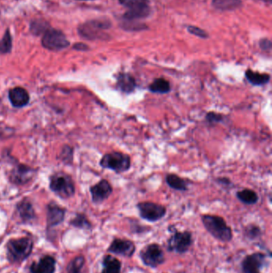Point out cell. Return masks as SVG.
<instances>
[{"mask_svg":"<svg viewBox=\"0 0 272 273\" xmlns=\"http://www.w3.org/2000/svg\"><path fill=\"white\" fill-rule=\"evenodd\" d=\"M151 14V8L150 6H144L141 8L128 10L123 15V19L125 21H136L137 19H146Z\"/></svg>","mask_w":272,"mask_h":273,"instance_id":"obj_21","label":"cell"},{"mask_svg":"<svg viewBox=\"0 0 272 273\" xmlns=\"http://www.w3.org/2000/svg\"><path fill=\"white\" fill-rule=\"evenodd\" d=\"M110 28L111 23L107 19H95L80 26L78 32L81 36L89 40H106L109 38V35L104 30H108Z\"/></svg>","mask_w":272,"mask_h":273,"instance_id":"obj_3","label":"cell"},{"mask_svg":"<svg viewBox=\"0 0 272 273\" xmlns=\"http://www.w3.org/2000/svg\"><path fill=\"white\" fill-rule=\"evenodd\" d=\"M78 1H92V0H78Z\"/></svg>","mask_w":272,"mask_h":273,"instance_id":"obj_38","label":"cell"},{"mask_svg":"<svg viewBox=\"0 0 272 273\" xmlns=\"http://www.w3.org/2000/svg\"><path fill=\"white\" fill-rule=\"evenodd\" d=\"M148 90L151 93L165 94L171 91V85L169 81L164 78H158L154 79L153 82L150 83Z\"/></svg>","mask_w":272,"mask_h":273,"instance_id":"obj_22","label":"cell"},{"mask_svg":"<svg viewBox=\"0 0 272 273\" xmlns=\"http://www.w3.org/2000/svg\"><path fill=\"white\" fill-rule=\"evenodd\" d=\"M117 87L122 93L129 94L133 93L137 88L136 79L129 73H120L117 78Z\"/></svg>","mask_w":272,"mask_h":273,"instance_id":"obj_14","label":"cell"},{"mask_svg":"<svg viewBox=\"0 0 272 273\" xmlns=\"http://www.w3.org/2000/svg\"><path fill=\"white\" fill-rule=\"evenodd\" d=\"M92 200L94 203L99 204L106 201L113 193V187L106 179L100 181L98 183L91 187Z\"/></svg>","mask_w":272,"mask_h":273,"instance_id":"obj_10","label":"cell"},{"mask_svg":"<svg viewBox=\"0 0 272 273\" xmlns=\"http://www.w3.org/2000/svg\"><path fill=\"white\" fill-rule=\"evenodd\" d=\"M74 48L76 49L78 51H87L89 50V47L87 46L86 44H83V43H76L74 45Z\"/></svg>","mask_w":272,"mask_h":273,"instance_id":"obj_36","label":"cell"},{"mask_svg":"<svg viewBox=\"0 0 272 273\" xmlns=\"http://www.w3.org/2000/svg\"><path fill=\"white\" fill-rule=\"evenodd\" d=\"M260 47L263 51H271V50H272V42L268 38H263L260 40Z\"/></svg>","mask_w":272,"mask_h":273,"instance_id":"obj_33","label":"cell"},{"mask_svg":"<svg viewBox=\"0 0 272 273\" xmlns=\"http://www.w3.org/2000/svg\"><path fill=\"white\" fill-rule=\"evenodd\" d=\"M84 264V257L83 256H77L69 263L66 269L67 273H82Z\"/></svg>","mask_w":272,"mask_h":273,"instance_id":"obj_26","label":"cell"},{"mask_svg":"<svg viewBox=\"0 0 272 273\" xmlns=\"http://www.w3.org/2000/svg\"><path fill=\"white\" fill-rule=\"evenodd\" d=\"M201 220L205 229L216 239L224 242L232 240V229L224 218L214 215H203Z\"/></svg>","mask_w":272,"mask_h":273,"instance_id":"obj_1","label":"cell"},{"mask_svg":"<svg viewBox=\"0 0 272 273\" xmlns=\"http://www.w3.org/2000/svg\"><path fill=\"white\" fill-rule=\"evenodd\" d=\"M100 165L106 170L121 174L130 170L131 157L123 152L113 151L104 155L100 161Z\"/></svg>","mask_w":272,"mask_h":273,"instance_id":"obj_4","label":"cell"},{"mask_svg":"<svg viewBox=\"0 0 272 273\" xmlns=\"http://www.w3.org/2000/svg\"><path fill=\"white\" fill-rule=\"evenodd\" d=\"M12 49V38H11L10 30H6L4 36L0 40V55L11 52Z\"/></svg>","mask_w":272,"mask_h":273,"instance_id":"obj_27","label":"cell"},{"mask_svg":"<svg viewBox=\"0 0 272 273\" xmlns=\"http://www.w3.org/2000/svg\"><path fill=\"white\" fill-rule=\"evenodd\" d=\"M120 261L112 256H106L104 258L103 269L101 273H121Z\"/></svg>","mask_w":272,"mask_h":273,"instance_id":"obj_25","label":"cell"},{"mask_svg":"<svg viewBox=\"0 0 272 273\" xmlns=\"http://www.w3.org/2000/svg\"><path fill=\"white\" fill-rule=\"evenodd\" d=\"M237 197L239 201L245 205H255L259 201V196L255 191L250 188H244L237 193Z\"/></svg>","mask_w":272,"mask_h":273,"instance_id":"obj_23","label":"cell"},{"mask_svg":"<svg viewBox=\"0 0 272 273\" xmlns=\"http://www.w3.org/2000/svg\"><path fill=\"white\" fill-rule=\"evenodd\" d=\"M56 261L51 256H45L38 262L30 265V273H54L55 271Z\"/></svg>","mask_w":272,"mask_h":273,"instance_id":"obj_15","label":"cell"},{"mask_svg":"<svg viewBox=\"0 0 272 273\" xmlns=\"http://www.w3.org/2000/svg\"><path fill=\"white\" fill-rule=\"evenodd\" d=\"M264 2H268L269 3H272V0H263Z\"/></svg>","mask_w":272,"mask_h":273,"instance_id":"obj_37","label":"cell"},{"mask_svg":"<svg viewBox=\"0 0 272 273\" xmlns=\"http://www.w3.org/2000/svg\"><path fill=\"white\" fill-rule=\"evenodd\" d=\"M165 182L170 188L178 191H187L188 189V181L181 178L178 174H169L165 177Z\"/></svg>","mask_w":272,"mask_h":273,"instance_id":"obj_20","label":"cell"},{"mask_svg":"<svg viewBox=\"0 0 272 273\" xmlns=\"http://www.w3.org/2000/svg\"><path fill=\"white\" fill-rule=\"evenodd\" d=\"M241 0H212V4L219 11H233L241 6Z\"/></svg>","mask_w":272,"mask_h":273,"instance_id":"obj_24","label":"cell"},{"mask_svg":"<svg viewBox=\"0 0 272 273\" xmlns=\"http://www.w3.org/2000/svg\"><path fill=\"white\" fill-rule=\"evenodd\" d=\"M205 120L210 124H214V123H219L224 120V116L221 114H218L215 112L208 113L205 116Z\"/></svg>","mask_w":272,"mask_h":273,"instance_id":"obj_32","label":"cell"},{"mask_svg":"<svg viewBox=\"0 0 272 273\" xmlns=\"http://www.w3.org/2000/svg\"><path fill=\"white\" fill-rule=\"evenodd\" d=\"M34 170L26 165H20L11 172V180L13 183L24 184L33 178Z\"/></svg>","mask_w":272,"mask_h":273,"instance_id":"obj_16","label":"cell"},{"mask_svg":"<svg viewBox=\"0 0 272 273\" xmlns=\"http://www.w3.org/2000/svg\"><path fill=\"white\" fill-rule=\"evenodd\" d=\"M137 208L141 217L150 222H156L162 219L167 212L165 206L150 201L140 202L137 204Z\"/></svg>","mask_w":272,"mask_h":273,"instance_id":"obj_6","label":"cell"},{"mask_svg":"<svg viewBox=\"0 0 272 273\" xmlns=\"http://www.w3.org/2000/svg\"><path fill=\"white\" fill-rule=\"evenodd\" d=\"M192 243V235L188 232H177L169 240V249L178 253L187 252Z\"/></svg>","mask_w":272,"mask_h":273,"instance_id":"obj_9","label":"cell"},{"mask_svg":"<svg viewBox=\"0 0 272 273\" xmlns=\"http://www.w3.org/2000/svg\"><path fill=\"white\" fill-rule=\"evenodd\" d=\"M17 211L19 212V217L24 222L31 221L35 217L34 208L31 203L28 200H24L17 206Z\"/></svg>","mask_w":272,"mask_h":273,"instance_id":"obj_19","label":"cell"},{"mask_svg":"<svg viewBox=\"0 0 272 273\" xmlns=\"http://www.w3.org/2000/svg\"><path fill=\"white\" fill-rule=\"evenodd\" d=\"M108 251L114 254L132 256L135 252V245L128 240L116 239L110 244Z\"/></svg>","mask_w":272,"mask_h":273,"instance_id":"obj_12","label":"cell"},{"mask_svg":"<svg viewBox=\"0 0 272 273\" xmlns=\"http://www.w3.org/2000/svg\"><path fill=\"white\" fill-rule=\"evenodd\" d=\"M216 181H217L218 183L223 184V185H225V186H228V185H230L232 184L231 181L227 178H219Z\"/></svg>","mask_w":272,"mask_h":273,"instance_id":"obj_35","label":"cell"},{"mask_svg":"<svg viewBox=\"0 0 272 273\" xmlns=\"http://www.w3.org/2000/svg\"><path fill=\"white\" fill-rule=\"evenodd\" d=\"M121 28L128 31H139V30L148 29L146 24H139L136 21H125V20L121 25Z\"/></svg>","mask_w":272,"mask_h":273,"instance_id":"obj_30","label":"cell"},{"mask_svg":"<svg viewBox=\"0 0 272 273\" xmlns=\"http://www.w3.org/2000/svg\"><path fill=\"white\" fill-rule=\"evenodd\" d=\"M187 30L189 32L190 34L196 35L201 38H208L209 37V34L205 30H202L201 28L194 27V26H188Z\"/></svg>","mask_w":272,"mask_h":273,"instance_id":"obj_31","label":"cell"},{"mask_svg":"<svg viewBox=\"0 0 272 273\" xmlns=\"http://www.w3.org/2000/svg\"><path fill=\"white\" fill-rule=\"evenodd\" d=\"M245 77L249 83L255 87H262L270 83L271 75L267 73H260L248 70L245 71Z\"/></svg>","mask_w":272,"mask_h":273,"instance_id":"obj_18","label":"cell"},{"mask_svg":"<svg viewBox=\"0 0 272 273\" xmlns=\"http://www.w3.org/2000/svg\"><path fill=\"white\" fill-rule=\"evenodd\" d=\"M119 1L120 4L129 10L150 6V0H119Z\"/></svg>","mask_w":272,"mask_h":273,"instance_id":"obj_28","label":"cell"},{"mask_svg":"<svg viewBox=\"0 0 272 273\" xmlns=\"http://www.w3.org/2000/svg\"><path fill=\"white\" fill-rule=\"evenodd\" d=\"M50 188L61 198H69L75 192V187L71 178L62 173L55 174L51 178Z\"/></svg>","mask_w":272,"mask_h":273,"instance_id":"obj_5","label":"cell"},{"mask_svg":"<svg viewBox=\"0 0 272 273\" xmlns=\"http://www.w3.org/2000/svg\"><path fill=\"white\" fill-rule=\"evenodd\" d=\"M266 256L263 253H255L246 256L242 261L243 273H260L264 266Z\"/></svg>","mask_w":272,"mask_h":273,"instance_id":"obj_11","label":"cell"},{"mask_svg":"<svg viewBox=\"0 0 272 273\" xmlns=\"http://www.w3.org/2000/svg\"><path fill=\"white\" fill-rule=\"evenodd\" d=\"M32 249L33 242L30 238L10 240L6 243L7 259L11 263L23 262L30 256Z\"/></svg>","mask_w":272,"mask_h":273,"instance_id":"obj_2","label":"cell"},{"mask_svg":"<svg viewBox=\"0 0 272 273\" xmlns=\"http://www.w3.org/2000/svg\"><path fill=\"white\" fill-rule=\"evenodd\" d=\"M9 100L11 105L16 108L27 106L30 101V95L28 91L22 87H15L9 91Z\"/></svg>","mask_w":272,"mask_h":273,"instance_id":"obj_13","label":"cell"},{"mask_svg":"<svg viewBox=\"0 0 272 273\" xmlns=\"http://www.w3.org/2000/svg\"><path fill=\"white\" fill-rule=\"evenodd\" d=\"M42 44L45 48L51 51H61L70 46L65 34L60 30L50 29L46 30L42 37Z\"/></svg>","mask_w":272,"mask_h":273,"instance_id":"obj_7","label":"cell"},{"mask_svg":"<svg viewBox=\"0 0 272 273\" xmlns=\"http://www.w3.org/2000/svg\"><path fill=\"white\" fill-rule=\"evenodd\" d=\"M73 226L80 229H90L91 228V224L89 220H87V217L83 214H78L76 217L70 222Z\"/></svg>","mask_w":272,"mask_h":273,"instance_id":"obj_29","label":"cell"},{"mask_svg":"<svg viewBox=\"0 0 272 273\" xmlns=\"http://www.w3.org/2000/svg\"><path fill=\"white\" fill-rule=\"evenodd\" d=\"M247 235L248 237H256V236L259 235L260 233V230L258 227L255 226V225H251V226L247 227Z\"/></svg>","mask_w":272,"mask_h":273,"instance_id":"obj_34","label":"cell"},{"mask_svg":"<svg viewBox=\"0 0 272 273\" xmlns=\"http://www.w3.org/2000/svg\"><path fill=\"white\" fill-rule=\"evenodd\" d=\"M141 258L144 264L149 267L156 268L164 262L165 256L160 246L152 243L142 249Z\"/></svg>","mask_w":272,"mask_h":273,"instance_id":"obj_8","label":"cell"},{"mask_svg":"<svg viewBox=\"0 0 272 273\" xmlns=\"http://www.w3.org/2000/svg\"><path fill=\"white\" fill-rule=\"evenodd\" d=\"M65 217V210L55 204L47 206V225L55 227L61 224Z\"/></svg>","mask_w":272,"mask_h":273,"instance_id":"obj_17","label":"cell"}]
</instances>
